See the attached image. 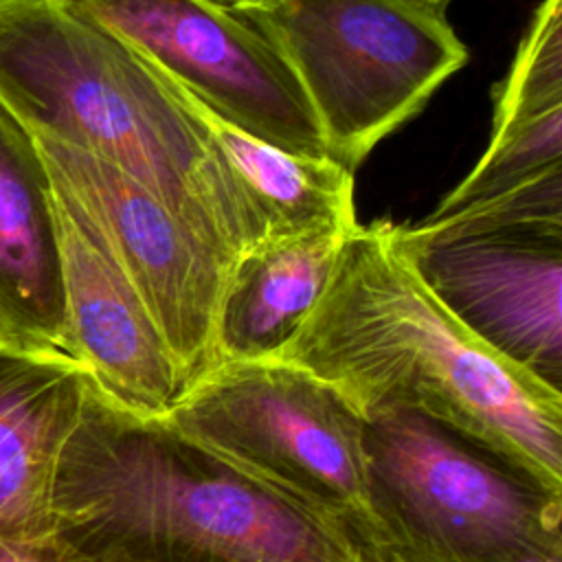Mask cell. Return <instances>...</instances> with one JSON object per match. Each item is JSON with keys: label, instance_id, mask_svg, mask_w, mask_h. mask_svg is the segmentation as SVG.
Segmentation results:
<instances>
[{"label": "cell", "instance_id": "obj_16", "mask_svg": "<svg viewBox=\"0 0 562 562\" xmlns=\"http://www.w3.org/2000/svg\"><path fill=\"white\" fill-rule=\"evenodd\" d=\"M0 562H92L64 547L53 536L37 542H13L0 538Z\"/></svg>", "mask_w": 562, "mask_h": 562}, {"label": "cell", "instance_id": "obj_19", "mask_svg": "<svg viewBox=\"0 0 562 562\" xmlns=\"http://www.w3.org/2000/svg\"><path fill=\"white\" fill-rule=\"evenodd\" d=\"M217 2H224V4H233V2H237V0H217Z\"/></svg>", "mask_w": 562, "mask_h": 562}, {"label": "cell", "instance_id": "obj_8", "mask_svg": "<svg viewBox=\"0 0 562 562\" xmlns=\"http://www.w3.org/2000/svg\"><path fill=\"white\" fill-rule=\"evenodd\" d=\"M99 26L235 127L292 154L329 158L283 57L217 0H75Z\"/></svg>", "mask_w": 562, "mask_h": 562}, {"label": "cell", "instance_id": "obj_10", "mask_svg": "<svg viewBox=\"0 0 562 562\" xmlns=\"http://www.w3.org/2000/svg\"><path fill=\"white\" fill-rule=\"evenodd\" d=\"M53 184V180H50ZM64 285V353L116 404L162 417L187 380L145 301L53 184Z\"/></svg>", "mask_w": 562, "mask_h": 562}, {"label": "cell", "instance_id": "obj_3", "mask_svg": "<svg viewBox=\"0 0 562 562\" xmlns=\"http://www.w3.org/2000/svg\"><path fill=\"white\" fill-rule=\"evenodd\" d=\"M50 514V536L92 562H360L342 536L90 378Z\"/></svg>", "mask_w": 562, "mask_h": 562}, {"label": "cell", "instance_id": "obj_4", "mask_svg": "<svg viewBox=\"0 0 562 562\" xmlns=\"http://www.w3.org/2000/svg\"><path fill=\"white\" fill-rule=\"evenodd\" d=\"M158 419L369 560L364 417L331 384L274 356L220 360Z\"/></svg>", "mask_w": 562, "mask_h": 562}, {"label": "cell", "instance_id": "obj_7", "mask_svg": "<svg viewBox=\"0 0 562 562\" xmlns=\"http://www.w3.org/2000/svg\"><path fill=\"white\" fill-rule=\"evenodd\" d=\"M33 140L53 184L145 301L187 384L215 367L224 259L123 169L57 140Z\"/></svg>", "mask_w": 562, "mask_h": 562}, {"label": "cell", "instance_id": "obj_15", "mask_svg": "<svg viewBox=\"0 0 562 562\" xmlns=\"http://www.w3.org/2000/svg\"><path fill=\"white\" fill-rule=\"evenodd\" d=\"M351 228L268 239L239 255L217 314L220 360L274 356L321 294Z\"/></svg>", "mask_w": 562, "mask_h": 562}, {"label": "cell", "instance_id": "obj_12", "mask_svg": "<svg viewBox=\"0 0 562 562\" xmlns=\"http://www.w3.org/2000/svg\"><path fill=\"white\" fill-rule=\"evenodd\" d=\"M0 342L64 351V285L50 176L33 136L2 108Z\"/></svg>", "mask_w": 562, "mask_h": 562}, {"label": "cell", "instance_id": "obj_14", "mask_svg": "<svg viewBox=\"0 0 562 562\" xmlns=\"http://www.w3.org/2000/svg\"><path fill=\"white\" fill-rule=\"evenodd\" d=\"M156 70L213 140L257 220L263 241L358 224L353 171L331 158L285 151L235 127L160 68Z\"/></svg>", "mask_w": 562, "mask_h": 562}, {"label": "cell", "instance_id": "obj_13", "mask_svg": "<svg viewBox=\"0 0 562 562\" xmlns=\"http://www.w3.org/2000/svg\"><path fill=\"white\" fill-rule=\"evenodd\" d=\"M562 173V0H542L494 88V130L474 169L430 215L454 213Z\"/></svg>", "mask_w": 562, "mask_h": 562}, {"label": "cell", "instance_id": "obj_6", "mask_svg": "<svg viewBox=\"0 0 562 562\" xmlns=\"http://www.w3.org/2000/svg\"><path fill=\"white\" fill-rule=\"evenodd\" d=\"M228 7L283 57L327 156L349 171L468 61L446 9L426 0H237Z\"/></svg>", "mask_w": 562, "mask_h": 562}, {"label": "cell", "instance_id": "obj_2", "mask_svg": "<svg viewBox=\"0 0 562 562\" xmlns=\"http://www.w3.org/2000/svg\"><path fill=\"white\" fill-rule=\"evenodd\" d=\"M0 108L33 138L123 169L231 266L259 224L204 127L160 72L75 0H0Z\"/></svg>", "mask_w": 562, "mask_h": 562}, {"label": "cell", "instance_id": "obj_1", "mask_svg": "<svg viewBox=\"0 0 562 562\" xmlns=\"http://www.w3.org/2000/svg\"><path fill=\"white\" fill-rule=\"evenodd\" d=\"M274 358L331 384L362 415L424 413L562 494V391L452 318L386 220L347 233L321 294Z\"/></svg>", "mask_w": 562, "mask_h": 562}, {"label": "cell", "instance_id": "obj_18", "mask_svg": "<svg viewBox=\"0 0 562 562\" xmlns=\"http://www.w3.org/2000/svg\"><path fill=\"white\" fill-rule=\"evenodd\" d=\"M426 2H430V4H435L439 9H446L450 4V0H426Z\"/></svg>", "mask_w": 562, "mask_h": 562}, {"label": "cell", "instance_id": "obj_11", "mask_svg": "<svg viewBox=\"0 0 562 562\" xmlns=\"http://www.w3.org/2000/svg\"><path fill=\"white\" fill-rule=\"evenodd\" d=\"M88 373L64 351L0 342V538L53 533V483L79 419Z\"/></svg>", "mask_w": 562, "mask_h": 562}, {"label": "cell", "instance_id": "obj_5", "mask_svg": "<svg viewBox=\"0 0 562 562\" xmlns=\"http://www.w3.org/2000/svg\"><path fill=\"white\" fill-rule=\"evenodd\" d=\"M367 562H507L562 553V494L408 408L362 415Z\"/></svg>", "mask_w": 562, "mask_h": 562}, {"label": "cell", "instance_id": "obj_17", "mask_svg": "<svg viewBox=\"0 0 562 562\" xmlns=\"http://www.w3.org/2000/svg\"><path fill=\"white\" fill-rule=\"evenodd\" d=\"M507 562H562V553H538V555H522Z\"/></svg>", "mask_w": 562, "mask_h": 562}, {"label": "cell", "instance_id": "obj_9", "mask_svg": "<svg viewBox=\"0 0 562 562\" xmlns=\"http://www.w3.org/2000/svg\"><path fill=\"white\" fill-rule=\"evenodd\" d=\"M395 241L430 294L474 338L562 391V224H395Z\"/></svg>", "mask_w": 562, "mask_h": 562}]
</instances>
